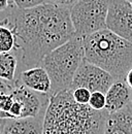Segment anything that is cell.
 <instances>
[{
	"label": "cell",
	"instance_id": "cell-7",
	"mask_svg": "<svg viewBox=\"0 0 132 134\" xmlns=\"http://www.w3.org/2000/svg\"><path fill=\"white\" fill-rule=\"evenodd\" d=\"M106 29L132 42V6L125 0H111Z\"/></svg>",
	"mask_w": 132,
	"mask_h": 134
},
{
	"label": "cell",
	"instance_id": "cell-21",
	"mask_svg": "<svg viewBox=\"0 0 132 134\" xmlns=\"http://www.w3.org/2000/svg\"><path fill=\"white\" fill-rule=\"evenodd\" d=\"M15 86H16L15 83H10V82L0 79V95L1 94H10V92L13 91Z\"/></svg>",
	"mask_w": 132,
	"mask_h": 134
},
{
	"label": "cell",
	"instance_id": "cell-20",
	"mask_svg": "<svg viewBox=\"0 0 132 134\" xmlns=\"http://www.w3.org/2000/svg\"><path fill=\"white\" fill-rule=\"evenodd\" d=\"M14 7L10 0H0V20L7 16L10 8Z\"/></svg>",
	"mask_w": 132,
	"mask_h": 134
},
{
	"label": "cell",
	"instance_id": "cell-4",
	"mask_svg": "<svg viewBox=\"0 0 132 134\" xmlns=\"http://www.w3.org/2000/svg\"><path fill=\"white\" fill-rule=\"evenodd\" d=\"M84 59V37L78 35L52 51L42 59L39 66L48 72L52 82L49 96L70 89L75 72Z\"/></svg>",
	"mask_w": 132,
	"mask_h": 134
},
{
	"label": "cell",
	"instance_id": "cell-8",
	"mask_svg": "<svg viewBox=\"0 0 132 134\" xmlns=\"http://www.w3.org/2000/svg\"><path fill=\"white\" fill-rule=\"evenodd\" d=\"M16 86L10 92L14 100L18 101L22 106V118L42 117L43 107H47L49 103V95L36 93L25 86L15 83Z\"/></svg>",
	"mask_w": 132,
	"mask_h": 134
},
{
	"label": "cell",
	"instance_id": "cell-9",
	"mask_svg": "<svg viewBox=\"0 0 132 134\" xmlns=\"http://www.w3.org/2000/svg\"><path fill=\"white\" fill-rule=\"evenodd\" d=\"M105 110L114 114L132 106V90L125 80H116L105 93Z\"/></svg>",
	"mask_w": 132,
	"mask_h": 134
},
{
	"label": "cell",
	"instance_id": "cell-13",
	"mask_svg": "<svg viewBox=\"0 0 132 134\" xmlns=\"http://www.w3.org/2000/svg\"><path fill=\"white\" fill-rule=\"evenodd\" d=\"M16 72L18 59L15 53H0V79L15 83Z\"/></svg>",
	"mask_w": 132,
	"mask_h": 134
},
{
	"label": "cell",
	"instance_id": "cell-17",
	"mask_svg": "<svg viewBox=\"0 0 132 134\" xmlns=\"http://www.w3.org/2000/svg\"><path fill=\"white\" fill-rule=\"evenodd\" d=\"M12 4L20 9H28L45 3V0H10Z\"/></svg>",
	"mask_w": 132,
	"mask_h": 134
},
{
	"label": "cell",
	"instance_id": "cell-18",
	"mask_svg": "<svg viewBox=\"0 0 132 134\" xmlns=\"http://www.w3.org/2000/svg\"><path fill=\"white\" fill-rule=\"evenodd\" d=\"M14 104V99L10 94H1L0 95V115L8 113Z\"/></svg>",
	"mask_w": 132,
	"mask_h": 134
},
{
	"label": "cell",
	"instance_id": "cell-1",
	"mask_svg": "<svg viewBox=\"0 0 132 134\" xmlns=\"http://www.w3.org/2000/svg\"><path fill=\"white\" fill-rule=\"evenodd\" d=\"M4 20L16 35V75L39 66L48 54L75 36L70 9L53 4L43 3L28 9L14 6Z\"/></svg>",
	"mask_w": 132,
	"mask_h": 134
},
{
	"label": "cell",
	"instance_id": "cell-19",
	"mask_svg": "<svg viewBox=\"0 0 132 134\" xmlns=\"http://www.w3.org/2000/svg\"><path fill=\"white\" fill-rule=\"evenodd\" d=\"M80 0H45V3L48 4H53L56 6H60V7H65L70 9L72 6H74Z\"/></svg>",
	"mask_w": 132,
	"mask_h": 134
},
{
	"label": "cell",
	"instance_id": "cell-12",
	"mask_svg": "<svg viewBox=\"0 0 132 134\" xmlns=\"http://www.w3.org/2000/svg\"><path fill=\"white\" fill-rule=\"evenodd\" d=\"M132 106L114 114H108L104 134H132Z\"/></svg>",
	"mask_w": 132,
	"mask_h": 134
},
{
	"label": "cell",
	"instance_id": "cell-15",
	"mask_svg": "<svg viewBox=\"0 0 132 134\" xmlns=\"http://www.w3.org/2000/svg\"><path fill=\"white\" fill-rule=\"evenodd\" d=\"M92 109L96 111H101L105 109L106 105V99H105V94L101 92H93L91 93L90 101L88 104Z\"/></svg>",
	"mask_w": 132,
	"mask_h": 134
},
{
	"label": "cell",
	"instance_id": "cell-6",
	"mask_svg": "<svg viewBox=\"0 0 132 134\" xmlns=\"http://www.w3.org/2000/svg\"><path fill=\"white\" fill-rule=\"evenodd\" d=\"M114 82L115 79L108 72L94 64L87 62L84 59L81 66L75 72L70 90L85 88L91 93L101 92L105 94Z\"/></svg>",
	"mask_w": 132,
	"mask_h": 134
},
{
	"label": "cell",
	"instance_id": "cell-26",
	"mask_svg": "<svg viewBox=\"0 0 132 134\" xmlns=\"http://www.w3.org/2000/svg\"><path fill=\"white\" fill-rule=\"evenodd\" d=\"M131 6H132V5H131Z\"/></svg>",
	"mask_w": 132,
	"mask_h": 134
},
{
	"label": "cell",
	"instance_id": "cell-10",
	"mask_svg": "<svg viewBox=\"0 0 132 134\" xmlns=\"http://www.w3.org/2000/svg\"><path fill=\"white\" fill-rule=\"evenodd\" d=\"M15 83L25 86L36 93L50 95L52 82L48 72L41 66L27 69L16 75Z\"/></svg>",
	"mask_w": 132,
	"mask_h": 134
},
{
	"label": "cell",
	"instance_id": "cell-24",
	"mask_svg": "<svg viewBox=\"0 0 132 134\" xmlns=\"http://www.w3.org/2000/svg\"><path fill=\"white\" fill-rule=\"evenodd\" d=\"M125 1H127L129 4H131V5H132V0H125Z\"/></svg>",
	"mask_w": 132,
	"mask_h": 134
},
{
	"label": "cell",
	"instance_id": "cell-2",
	"mask_svg": "<svg viewBox=\"0 0 132 134\" xmlns=\"http://www.w3.org/2000/svg\"><path fill=\"white\" fill-rule=\"evenodd\" d=\"M107 116L105 109L96 111L89 105L76 103L69 89L50 96L42 134H104Z\"/></svg>",
	"mask_w": 132,
	"mask_h": 134
},
{
	"label": "cell",
	"instance_id": "cell-14",
	"mask_svg": "<svg viewBox=\"0 0 132 134\" xmlns=\"http://www.w3.org/2000/svg\"><path fill=\"white\" fill-rule=\"evenodd\" d=\"M4 18L0 20V53L2 54L12 53L16 49V35Z\"/></svg>",
	"mask_w": 132,
	"mask_h": 134
},
{
	"label": "cell",
	"instance_id": "cell-16",
	"mask_svg": "<svg viewBox=\"0 0 132 134\" xmlns=\"http://www.w3.org/2000/svg\"><path fill=\"white\" fill-rule=\"evenodd\" d=\"M72 91V98L79 104L82 105H88L89 101H90V97H91V92L88 89L85 88H76Z\"/></svg>",
	"mask_w": 132,
	"mask_h": 134
},
{
	"label": "cell",
	"instance_id": "cell-3",
	"mask_svg": "<svg viewBox=\"0 0 132 134\" xmlns=\"http://www.w3.org/2000/svg\"><path fill=\"white\" fill-rule=\"evenodd\" d=\"M85 60L108 72L116 80H125L132 68V42L104 29L84 37Z\"/></svg>",
	"mask_w": 132,
	"mask_h": 134
},
{
	"label": "cell",
	"instance_id": "cell-11",
	"mask_svg": "<svg viewBox=\"0 0 132 134\" xmlns=\"http://www.w3.org/2000/svg\"><path fill=\"white\" fill-rule=\"evenodd\" d=\"M43 116L2 120V134H42Z\"/></svg>",
	"mask_w": 132,
	"mask_h": 134
},
{
	"label": "cell",
	"instance_id": "cell-5",
	"mask_svg": "<svg viewBox=\"0 0 132 134\" xmlns=\"http://www.w3.org/2000/svg\"><path fill=\"white\" fill-rule=\"evenodd\" d=\"M111 0H80L70 8V19L75 35L85 37L106 29Z\"/></svg>",
	"mask_w": 132,
	"mask_h": 134
},
{
	"label": "cell",
	"instance_id": "cell-23",
	"mask_svg": "<svg viewBox=\"0 0 132 134\" xmlns=\"http://www.w3.org/2000/svg\"><path fill=\"white\" fill-rule=\"evenodd\" d=\"M0 134H2V119H0Z\"/></svg>",
	"mask_w": 132,
	"mask_h": 134
},
{
	"label": "cell",
	"instance_id": "cell-22",
	"mask_svg": "<svg viewBox=\"0 0 132 134\" xmlns=\"http://www.w3.org/2000/svg\"><path fill=\"white\" fill-rule=\"evenodd\" d=\"M125 82H126V84L129 86V88L132 90V68L127 72V74L125 76Z\"/></svg>",
	"mask_w": 132,
	"mask_h": 134
},
{
	"label": "cell",
	"instance_id": "cell-25",
	"mask_svg": "<svg viewBox=\"0 0 132 134\" xmlns=\"http://www.w3.org/2000/svg\"><path fill=\"white\" fill-rule=\"evenodd\" d=\"M131 131H132V127H131Z\"/></svg>",
	"mask_w": 132,
	"mask_h": 134
}]
</instances>
